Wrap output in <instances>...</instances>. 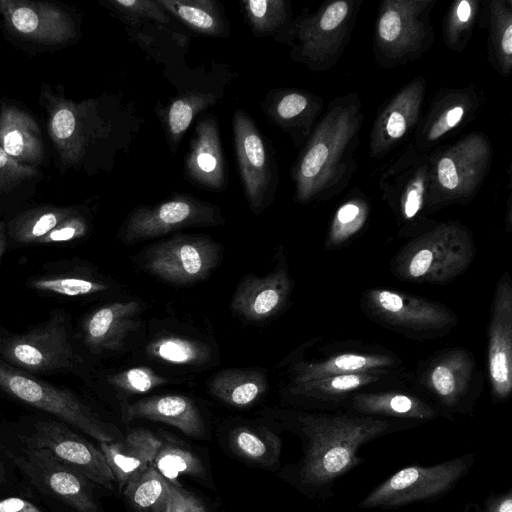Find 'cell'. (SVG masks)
Here are the masks:
<instances>
[{"mask_svg": "<svg viewBox=\"0 0 512 512\" xmlns=\"http://www.w3.org/2000/svg\"><path fill=\"white\" fill-rule=\"evenodd\" d=\"M474 256L471 233L447 224L409 241L391 259L390 269L401 280L444 285L463 274Z\"/></svg>", "mask_w": 512, "mask_h": 512, "instance_id": "obj_4", "label": "cell"}, {"mask_svg": "<svg viewBox=\"0 0 512 512\" xmlns=\"http://www.w3.org/2000/svg\"><path fill=\"white\" fill-rule=\"evenodd\" d=\"M0 512H44L35 503L21 497L0 499Z\"/></svg>", "mask_w": 512, "mask_h": 512, "instance_id": "obj_47", "label": "cell"}, {"mask_svg": "<svg viewBox=\"0 0 512 512\" xmlns=\"http://www.w3.org/2000/svg\"><path fill=\"white\" fill-rule=\"evenodd\" d=\"M0 16L11 39L45 50L71 45L80 33L72 11L52 2L0 0Z\"/></svg>", "mask_w": 512, "mask_h": 512, "instance_id": "obj_11", "label": "cell"}, {"mask_svg": "<svg viewBox=\"0 0 512 512\" xmlns=\"http://www.w3.org/2000/svg\"><path fill=\"white\" fill-rule=\"evenodd\" d=\"M292 280L288 267L281 261L265 276L246 275L232 297L234 313L251 321H263L280 312L289 300Z\"/></svg>", "mask_w": 512, "mask_h": 512, "instance_id": "obj_18", "label": "cell"}, {"mask_svg": "<svg viewBox=\"0 0 512 512\" xmlns=\"http://www.w3.org/2000/svg\"><path fill=\"white\" fill-rule=\"evenodd\" d=\"M463 114L464 109L461 106H455L447 111V113L434 125L429 135L430 139H436L456 126L460 122Z\"/></svg>", "mask_w": 512, "mask_h": 512, "instance_id": "obj_46", "label": "cell"}, {"mask_svg": "<svg viewBox=\"0 0 512 512\" xmlns=\"http://www.w3.org/2000/svg\"><path fill=\"white\" fill-rule=\"evenodd\" d=\"M220 246L203 235H176L143 251L142 268L153 276L175 285H188L205 279L220 260Z\"/></svg>", "mask_w": 512, "mask_h": 512, "instance_id": "obj_13", "label": "cell"}, {"mask_svg": "<svg viewBox=\"0 0 512 512\" xmlns=\"http://www.w3.org/2000/svg\"><path fill=\"white\" fill-rule=\"evenodd\" d=\"M472 512H482V509H481V507L478 504H475L473 506V511Z\"/></svg>", "mask_w": 512, "mask_h": 512, "instance_id": "obj_54", "label": "cell"}, {"mask_svg": "<svg viewBox=\"0 0 512 512\" xmlns=\"http://www.w3.org/2000/svg\"><path fill=\"white\" fill-rule=\"evenodd\" d=\"M170 482L150 465L131 477L124 495L136 512H165Z\"/></svg>", "mask_w": 512, "mask_h": 512, "instance_id": "obj_30", "label": "cell"}, {"mask_svg": "<svg viewBox=\"0 0 512 512\" xmlns=\"http://www.w3.org/2000/svg\"><path fill=\"white\" fill-rule=\"evenodd\" d=\"M103 4L131 20L144 18L161 24H167L170 21L168 13L156 0H107Z\"/></svg>", "mask_w": 512, "mask_h": 512, "instance_id": "obj_39", "label": "cell"}, {"mask_svg": "<svg viewBox=\"0 0 512 512\" xmlns=\"http://www.w3.org/2000/svg\"><path fill=\"white\" fill-rule=\"evenodd\" d=\"M348 5L344 1H337L329 5L320 19V28L332 30L336 28L346 17Z\"/></svg>", "mask_w": 512, "mask_h": 512, "instance_id": "obj_42", "label": "cell"}, {"mask_svg": "<svg viewBox=\"0 0 512 512\" xmlns=\"http://www.w3.org/2000/svg\"><path fill=\"white\" fill-rule=\"evenodd\" d=\"M487 372L493 402L507 401L512 392V283L507 272L499 278L492 300Z\"/></svg>", "mask_w": 512, "mask_h": 512, "instance_id": "obj_14", "label": "cell"}, {"mask_svg": "<svg viewBox=\"0 0 512 512\" xmlns=\"http://www.w3.org/2000/svg\"><path fill=\"white\" fill-rule=\"evenodd\" d=\"M224 223L219 207L191 195L180 194L155 205L136 207L119 231V238L133 244L170 232Z\"/></svg>", "mask_w": 512, "mask_h": 512, "instance_id": "obj_12", "label": "cell"}, {"mask_svg": "<svg viewBox=\"0 0 512 512\" xmlns=\"http://www.w3.org/2000/svg\"><path fill=\"white\" fill-rule=\"evenodd\" d=\"M366 213L356 203L341 206L334 218L325 242L326 250H333L350 240L363 226Z\"/></svg>", "mask_w": 512, "mask_h": 512, "instance_id": "obj_36", "label": "cell"}, {"mask_svg": "<svg viewBox=\"0 0 512 512\" xmlns=\"http://www.w3.org/2000/svg\"><path fill=\"white\" fill-rule=\"evenodd\" d=\"M8 246V239H7V233H6V223L3 221H0V262L7 250Z\"/></svg>", "mask_w": 512, "mask_h": 512, "instance_id": "obj_52", "label": "cell"}, {"mask_svg": "<svg viewBox=\"0 0 512 512\" xmlns=\"http://www.w3.org/2000/svg\"><path fill=\"white\" fill-rule=\"evenodd\" d=\"M422 205V188H412L405 199L403 213L406 219H412L420 210Z\"/></svg>", "mask_w": 512, "mask_h": 512, "instance_id": "obj_48", "label": "cell"}, {"mask_svg": "<svg viewBox=\"0 0 512 512\" xmlns=\"http://www.w3.org/2000/svg\"><path fill=\"white\" fill-rule=\"evenodd\" d=\"M267 389L266 375L255 369L221 370L209 381V390L216 398L238 408L253 404Z\"/></svg>", "mask_w": 512, "mask_h": 512, "instance_id": "obj_28", "label": "cell"}, {"mask_svg": "<svg viewBox=\"0 0 512 512\" xmlns=\"http://www.w3.org/2000/svg\"><path fill=\"white\" fill-rule=\"evenodd\" d=\"M163 441L145 428H134L122 439L99 442V448L119 488L135 474L152 465Z\"/></svg>", "mask_w": 512, "mask_h": 512, "instance_id": "obj_23", "label": "cell"}, {"mask_svg": "<svg viewBox=\"0 0 512 512\" xmlns=\"http://www.w3.org/2000/svg\"><path fill=\"white\" fill-rule=\"evenodd\" d=\"M470 452L422 466H406L375 486L360 502V509H395L417 502L431 503L452 491L474 466Z\"/></svg>", "mask_w": 512, "mask_h": 512, "instance_id": "obj_6", "label": "cell"}, {"mask_svg": "<svg viewBox=\"0 0 512 512\" xmlns=\"http://www.w3.org/2000/svg\"><path fill=\"white\" fill-rule=\"evenodd\" d=\"M26 285L38 293L65 298L84 297L110 289L109 283L85 268H64L56 263L30 277Z\"/></svg>", "mask_w": 512, "mask_h": 512, "instance_id": "obj_25", "label": "cell"}, {"mask_svg": "<svg viewBox=\"0 0 512 512\" xmlns=\"http://www.w3.org/2000/svg\"><path fill=\"white\" fill-rule=\"evenodd\" d=\"M108 382L116 389L131 393H146L168 382L167 378L149 367H133L108 376Z\"/></svg>", "mask_w": 512, "mask_h": 512, "instance_id": "obj_37", "label": "cell"}, {"mask_svg": "<svg viewBox=\"0 0 512 512\" xmlns=\"http://www.w3.org/2000/svg\"><path fill=\"white\" fill-rule=\"evenodd\" d=\"M230 444L238 455L250 461L273 465L279 460L280 439L265 428L237 427L231 432Z\"/></svg>", "mask_w": 512, "mask_h": 512, "instance_id": "obj_32", "label": "cell"}, {"mask_svg": "<svg viewBox=\"0 0 512 512\" xmlns=\"http://www.w3.org/2000/svg\"><path fill=\"white\" fill-rule=\"evenodd\" d=\"M426 396L453 420L455 414L471 415L481 393L480 375L473 354L462 347L445 349L430 357L417 375Z\"/></svg>", "mask_w": 512, "mask_h": 512, "instance_id": "obj_9", "label": "cell"}, {"mask_svg": "<svg viewBox=\"0 0 512 512\" xmlns=\"http://www.w3.org/2000/svg\"><path fill=\"white\" fill-rule=\"evenodd\" d=\"M403 369L375 370L335 375L305 382L289 383L288 396L315 411L341 410L353 394L394 384L403 379Z\"/></svg>", "mask_w": 512, "mask_h": 512, "instance_id": "obj_15", "label": "cell"}, {"mask_svg": "<svg viewBox=\"0 0 512 512\" xmlns=\"http://www.w3.org/2000/svg\"><path fill=\"white\" fill-rule=\"evenodd\" d=\"M402 365L397 355L383 349L345 350L321 359L295 362L291 366L289 383L366 371L402 369Z\"/></svg>", "mask_w": 512, "mask_h": 512, "instance_id": "obj_21", "label": "cell"}, {"mask_svg": "<svg viewBox=\"0 0 512 512\" xmlns=\"http://www.w3.org/2000/svg\"><path fill=\"white\" fill-rule=\"evenodd\" d=\"M6 481H7V470H6L4 463L0 459V485L5 483Z\"/></svg>", "mask_w": 512, "mask_h": 512, "instance_id": "obj_53", "label": "cell"}, {"mask_svg": "<svg viewBox=\"0 0 512 512\" xmlns=\"http://www.w3.org/2000/svg\"><path fill=\"white\" fill-rule=\"evenodd\" d=\"M147 353L156 360L176 365H202L212 355L211 348L206 343L175 335L152 340L147 346Z\"/></svg>", "mask_w": 512, "mask_h": 512, "instance_id": "obj_31", "label": "cell"}, {"mask_svg": "<svg viewBox=\"0 0 512 512\" xmlns=\"http://www.w3.org/2000/svg\"><path fill=\"white\" fill-rule=\"evenodd\" d=\"M54 417L27 416L14 424L13 435L35 449H46L93 484L112 489L114 476L100 448Z\"/></svg>", "mask_w": 512, "mask_h": 512, "instance_id": "obj_8", "label": "cell"}, {"mask_svg": "<svg viewBox=\"0 0 512 512\" xmlns=\"http://www.w3.org/2000/svg\"><path fill=\"white\" fill-rule=\"evenodd\" d=\"M293 423L304 442L294 480L309 497L324 502L333 497L334 484L365 461L358 454L363 445L419 425L341 410L301 412Z\"/></svg>", "mask_w": 512, "mask_h": 512, "instance_id": "obj_1", "label": "cell"}, {"mask_svg": "<svg viewBox=\"0 0 512 512\" xmlns=\"http://www.w3.org/2000/svg\"><path fill=\"white\" fill-rule=\"evenodd\" d=\"M41 125L22 103L0 98V148L18 162L40 169L46 150Z\"/></svg>", "mask_w": 512, "mask_h": 512, "instance_id": "obj_20", "label": "cell"}, {"mask_svg": "<svg viewBox=\"0 0 512 512\" xmlns=\"http://www.w3.org/2000/svg\"><path fill=\"white\" fill-rule=\"evenodd\" d=\"M406 126L407 123L403 114L399 111H394L388 118L386 131L391 138L398 139L404 135Z\"/></svg>", "mask_w": 512, "mask_h": 512, "instance_id": "obj_49", "label": "cell"}, {"mask_svg": "<svg viewBox=\"0 0 512 512\" xmlns=\"http://www.w3.org/2000/svg\"><path fill=\"white\" fill-rule=\"evenodd\" d=\"M0 392L79 430L99 442L119 439L106 423L72 390L19 370L0 359Z\"/></svg>", "mask_w": 512, "mask_h": 512, "instance_id": "obj_5", "label": "cell"}, {"mask_svg": "<svg viewBox=\"0 0 512 512\" xmlns=\"http://www.w3.org/2000/svg\"><path fill=\"white\" fill-rule=\"evenodd\" d=\"M184 171L197 186L214 191L225 190V162L218 123L213 114H207L197 123Z\"/></svg>", "mask_w": 512, "mask_h": 512, "instance_id": "obj_22", "label": "cell"}, {"mask_svg": "<svg viewBox=\"0 0 512 512\" xmlns=\"http://www.w3.org/2000/svg\"><path fill=\"white\" fill-rule=\"evenodd\" d=\"M39 105L61 174L68 170L88 172L111 130L103 103L100 99L75 101L62 89L43 82Z\"/></svg>", "mask_w": 512, "mask_h": 512, "instance_id": "obj_2", "label": "cell"}, {"mask_svg": "<svg viewBox=\"0 0 512 512\" xmlns=\"http://www.w3.org/2000/svg\"><path fill=\"white\" fill-rule=\"evenodd\" d=\"M240 4L257 36L271 34L284 21L285 3L281 0H245Z\"/></svg>", "mask_w": 512, "mask_h": 512, "instance_id": "obj_35", "label": "cell"}, {"mask_svg": "<svg viewBox=\"0 0 512 512\" xmlns=\"http://www.w3.org/2000/svg\"><path fill=\"white\" fill-rule=\"evenodd\" d=\"M0 359L34 376L81 374L85 361L72 333L70 315L55 309L45 321L15 334L0 326Z\"/></svg>", "mask_w": 512, "mask_h": 512, "instance_id": "obj_3", "label": "cell"}, {"mask_svg": "<svg viewBox=\"0 0 512 512\" xmlns=\"http://www.w3.org/2000/svg\"><path fill=\"white\" fill-rule=\"evenodd\" d=\"M14 437V436H13ZM15 440H0L10 462L43 494L75 512H98L92 482L46 449H35Z\"/></svg>", "mask_w": 512, "mask_h": 512, "instance_id": "obj_7", "label": "cell"}, {"mask_svg": "<svg viewBox=\"0 0 512 512\" xmlns=\"http://www.w3.org/2000/svg\"><path fill=\"white\" fill-rule=\"evenodd\" d=\"M141 302L116 301L87 314L81 322V339L93 354L121 350L129 335L140 325Z\"/></svg>", "mask_w": 512, "mask_h": 512, "instance_id": "obj_17", "label": "cell"}, {"mask_svg": "<svg viewBox=\"0 0 512 512\" xmlns=\"http://www.w3.org/2000/svg\"><path fill=\"white\" fill-rule=\"evenodd\" d=\"M481 509L482 512H512V487L503 493H490Z\"/></svg>", "mask_w": 512, "mask_h": 512, "instance_id": "obj_44", "label": "cell"}, {"mask_svg": "<svg viewBox=\"0 0 512 512\" xmlns=\"http://www.w3.org/2000/svg\"><path fill=\"white\" fill-rule=\"evenodd\" d=\"M43 176L41 169L18 162L0 148V213L11 218L26 209Z\"/></svg>", "mask_w": 512, "mask_h": 512, "instance_id": "obj_26", "label": "cell"}, {"mask_svg": "<svg viewBox=\"0 0 512 512\" xmlns=\"http://www.w3.org/2000/svg\"><path fill=\"white\" fill-rule=\"evenodd\" d=\"M361 306L373 321L410 338L445 335L458 321L454 312L442 303L385 288L365 291Z\"/></svg>", "mask_w": 512, "mask_h": 512, "instance_id": "obj_10", "label": "cell"}, {"mask_svg": "<svg viewBox=\"0 0 512 512\" xmlns=\"http://www.w3.org/2000/svg\"><path fill=\"white\" fill-rule=\"evenodd\" d=\"M341 411L423 424L442 417L423 394L406 390L371 389L350 396Z\"/></svg>", "mask_w": 512, "mask_h": 512, "instance_id": "obj_19", "label": "cell"}, {"mask_svg": "<svg viewBox=\"0 0 512 512\" xmlns=\"http://www.w3.org/2000/svg\"><path fill=\"white\" fill-rule=\"evenodd\" d=\"M90 230V220L84 208H78L64 219L51 232L41 238L36 245L67 244L87 236Z\"/></svg>", "mask_w": 512, "mask_h": 512, "instance_id": "obj_38", "label": "cell"}, {"mask_svg": "<svg viewBox=\"0 0 512 512\" xmlns=\"http://www.w3.org/2000/svg\"><path fill=\"white\" fill-rule=\"evenodd\" d=\"M440 184L448 190H454L459 184L456 164L451 158H442L437 167Z\"/></svg>", "mask_w": 512, "mask_h": 512, "instance_id": "obj_45", "label": "cell"}, {"mask_svg": "<svg viewBox=\"0 0 512 512\" xmlns=\"http://www.w3.org/2000/svg\"><path fill=\"white\" fill-rule=\"evenodd\" d=\"M307 107L304 95L292 92L269 104L268 114L278 122H287L299 116Z\"/></svg>", "mask_w": 512, "mask_h": 512, "instance_id": "obj_40", "label": "cell"}, {"mask_svg": "<svg viewBox=\"0 0 512 512\" xmlns=\"http://www.w3.org/2000/svg\"><path fill=\"white\" fill-rule=\"evenodd\" d=\"M167 12L197 33L223 36L227 23L219 3L214 0H156Z\"/></svg>", "mask_w": 512, "mask_h": 512, "instance_id": "obj_29", "label": "cell"}, {"mask_svg": "<svg viewBox=\"0 0 512 512\" xmlns=\"http://www.w3.org/2000/svg\"><path fill=\"white\" fill-rule=\"evenodd\" d=\"M233 133L244 193L250 209L260 213L273 177L267 148L252 119L239 109L233 115Z\"/></svg>", "mask_w": 512, "mask_h": 512, "instance_id": "obj_16", "label": "cell"}, {"mask_svg": "<svg viewBox=\"0 0 512 512\" xmlns=\"http://www.w3.org/2000/svg\"><path fill=\"white\" fill-rule=\"evenodd\" d=\"M124 419H147L174 426L183 433L199 437L204 423L196 404L183 395H156L128 404L123 409Z\"/></svg>", "mask_w": 512, "mask_h": 512, "instance_id": "obj_24", "label": "cell"}, {"mask_svg": "<svg viewBox=\"0 0 512 512\" xmlns=\"http://www.w3.org/2000/svg\"><path fill=\"white\" fill-rule=\"evenodd\" d=\"M153 467L169 482L174 483L182 475H202L204 468L199 458L187 449L164 443L157 451Z\"/></svg>", "mask_w": 512, "mask_h": 512, "instance_id": "obj_34", "label": "cell"}, {"mask_svg": "<svg viewBox=\"0 0 512 512\" xmlns=\"http://www.w3.org/2000/svg\"><path fill=\"white\" fill-rule=\"evenodd\" d=\"M471 14V6L468 1H461L457 7V18L461 22H466Z\"/></svg>", "mask_w": 512, "mask_h": 512, "instance_id": "obj_51", "label": "cell"}, {"mask_svg": "<svg viewBox=\"0 0 512 512\" xmlns=\"http://www.w3.org/2000/svg\"><path fill=\"white\" fill-rule=\"evenodd\" d=\"M77 208L44 204L24 209L6 222L8 243L14 246L36 245Z\"/></svg>", "mask_w": 512, "mask_h": 512, "instance_id": "obj_27", "label": "cell"}, {"mask_svg": "<svg viewBox=\"0 0 512 512\" xmlns=\"http://www.w3.org/2000/svg\"><path fill=\"white\" fill-rule=\"evenodd\" d=\"M401 18L395 11L384 13L379 22V35L388 42H392L400 35Z\"/></svg>", "mask_w": 512, "mask_h": 512, "instance_id": "obj_43", "label": "cell"}, {"mask_svg": "<svg viewBox=\"0 0 512 512\" xmlns=\"http://www.w3.org/2000/svg\"><path fill=\"white\" fill-rule=\"evenodd\" d=\"M165 512H208L191 493L170 482Z\"/></svg>", "mask_w": 512, "mask_h": 512, "instance_id": "obj_41", "label": "cell"}, {"mask_svg": "<svg viewBox=\"0 0 512 512\" xmlns=\"http://www.w3.org/2000/svg\"><path fill=\"white\" fill-rule=\"evenodd\" d=\"M501 47L507 56L512 54V25L508 24L502 36Z\"/></svg>", "mask_w": 512, "mask_h": 512, "instance_id": "obj_50", "label": "cell"}, {"mask_svg": "<svg viewBox=\"0 0 512 512\" xmlns=\"http://www.w3.org/2000/svg\"><path fill=\"white\" fill-rule=\"evenodd\" d=\"M215 100L211 93L189 92L170 104L166 112V132L173 151L196 115L213 105Z\"/></svg>", "mask_w": 512, "mask_h": 512, "instance_id": "obj_33", "label": "cell"}]
</instances>
